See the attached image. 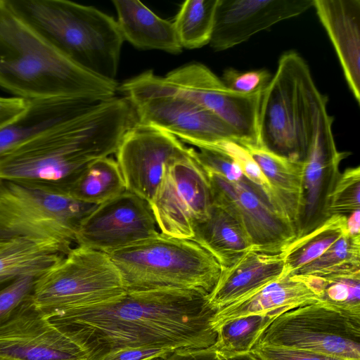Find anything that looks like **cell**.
Wrapping results in <instances>:
<instances>
[{"mask_svg":"<svg viewBox=\"0 0 360 360\" xmlns=\"http://www.w3.org/2000/svg\"><path fill=\"white\" fill-rule=\"evenodd\" d=\"M271 77L265 69L241 72L230 68L224 71L221 79L230 90L248 95L263 91Z\"/></svg>","mask_w":360,"mask_h":360,"instance_id":"e575fe53","label":"cell"},{"mask_svg":"<svg viewBox=\"0 0 360 360\" xmlns=\"http://www.w3.org/2000/svg\"><path fill=\"white\" fill-rule=\"evenodd\" d=\"M163 360H250L248 354L238 355L217 349L214 345L202 349H184L172 352Z\"/></svg>","mask_w":360,"mask_h":360,"instance_id":"f35d334b","label":"cell"},{"mask_svg":"<svg viewBox=\"0 0 360 360\" xmlns=\"http://www.w3.org/2000/svg\"><path fill=\"white\" fill-rule=\"evenodd\" d=\"M159 233L150 203L126 191L96 205L83 219L75 245L108 254Z\"/></svg>","mask_w":360,"mask_h":360,"instance_id":"2e32d148","label":"cell"},{"mask_svg":"<svg viewBox=\"0 0 360 360\" xmlns=\"http://www.w3.org/2000/svg\"><path fill=\"white\" fill-rule=\"evenodd\" d=\"M153 360H163V359H160V358H158V359H153Z\"/></svg>","mask_w":360,"mask_h":360,"instance_id":"ee69618b","label":"cell"},{"mask_svg":"<svg viewBox=\"0 0 360 360\" xmlns=\"http://www.w3.org/2000/svg\"><path fill=\"white\" fill-rule=\"evenodd\" d=\"M270 321L266 316H249L233 320L217 331L214 344L217 349L235 354L246 355L263 326Z\"/></svg>","mask_w":360,"mask_h":360,"instance_id":"4dcf8cb0","label":"cell"},{"mask_svg":"<svg viewBox=\"0 0 360 360\" xmlns=\"http://www.w3.org/2000/svg\"><path fill=\"white\" fill-rule=\"evenodd\" d=\"M314 0H218L210 46L232 48L272 25L303 13Z\"/></svg>","mask_w":360,"mask_h":360,"instance_id":"ac0fdd59","label":"cell"},{"mask_svg":"<svg viewBox=\"0 0 360 360\" xmlns=\"http://www.w3.org/2000/svg\"><path fill=\"white\" fill-rule=\"evenodd\" d=\"M13 8L71 61L116 81L124 39L117 21L90 6L68 0H9Z\"/></svg>","mask_w":360,"mask_h":360,"instance_id":"277c9868","label":"cell"},{"mask_svg":"<svg viewBox=\"0 0 360 360\" xmlns=\"http://www.w3.org/2000/svg\"><path fill=\"white\" fill-rule=\"evenodd\" d=\"M118 85L71 61L9 0H0V87L27 100L77 97L103 101L116 96Z\"/></svg>","mask_w":360,"mask_h":360,"instance_id":"3957f363","label":"cell"},{"mask_svg":"<svg viewBox=\"0 0 360 360\" xmlns=\"http://www.w3.org/2000/svg\"><path fill=\"white\" fill-rule=\"evenodd\" d=\"M248 356L250 360H342L306 350L275 346L253 347Z\"/></svg>","mask_w":360,"mask_h":360,"instance_id":"8d00e7d4","label":"cell"},{"mask_svg":"<svg viewBox=\"0 0 360 360\" xmlns=\"http://www.w3.org/2000/svg\"><path fill=\"white\" fill-rule=\"evenodd\" d=\"M205 170L212 205L226 211L240 223L253 248L281 252L295 239L296 231L291 221L276 209L264 193L251 181L231 182Z\"/></svg>","mask_w":360,"mask_h":360,"instance_id":"4fadbf2b","label":"cell"},{"mask_svg":"<svg viewBox=\"0 0 360 360\" xmlns=\"http://www.w3.org/2000/svg\"><path fill=\"white\" fill-rule=\"evenodd\" d=\"M1 181H2V180H1V179H0V184L1 183Z\"/></svg>","mask_w":360,"mask_h":360,"instance_id":"f6af8a7d","label":"cell"},{"mask_svg":"<svg viewBox=\"0 0 360 360\" xmlns=\"http://www.w3.org/2000/svg\"><path fill=\"white\" fill-rule=\"evenodd\" d=\"M202 148L217 150L231 158L241 169L244 176L264 193L269 202L276 209L285 214L269 182L255 160L245 147L235 141L226 140Z\"/></svg>","mask_w":360,"mask_h":360,"instance_id":"d6a6232c","label":"cell"},{"mask_svg":"<svg viewBox=\"0 0 360 360\" xmlns=\"http://www.w3.org/2000/svg\"><path fill=\"white\" fill-rule=\"evenodd\" d=\"M191 240L211 254L222 269L232 265L252 248L240 223L215 205L212 206L210 217L195 226Z\"/></svg>","mask_w":360,"mask_h":360,"instance_id":"cb8c5ba5","label":"cell"},{"mask_svg":"<svg viewBox=\"0 0 360 360\" xmlns=\"http://www.w3.org/2000/svg\"><path fill=\"white\" fill-rule=\"evenodd\" d=\"M0 360H89L80 345L56 326L32 295L0 319Z\"/></svg>","mask_w":360,"mask_h":360,"instance_id":"5bb4252c","label":"cell"},{"mask_svg":"<svg viewBox=\"0 0 360 360\" xmlns=\"http://www.w3.org/2000/svg\"><path fill=\"white\" fill-rule=\"evenodd\" d=\"M150 205L160 232L176 238L191 240L195 226L210 217V182L193 148L165 164Z\"/></svg>","mask_w":360,"mask_h":360,"instance_id":"8fae6325","label":"cell"},{"mask_svg":"<svg viewBox=\"0 0 360 360\" xmlns=\"http://www.w3.org/2000/svg\"><path fill=\"white\" fill-rule=\"evenodd\" d=\"M164 78L229 125L238 134L241 146L259 144L258 120L263 91L248 95L234 92L199 63L176 68Z\"/></svg>","mask_w":360,"mask_h":360,"instance_id":"9a60e30c","label":"cell"},{"mask_svg":"<svg viewBox=\"0 0 360 360\" xmlns=\"http://www.w3.org/2000/svg\"><path fill=\"white\" fill-rule=\"evenodd\" d=\"M193 155L205 169L219 174L231 182H243L248 179L239 166L229 156L207 148H193Z\"/></svg>","mask_w":360,"mask_h":360,"instance_id":"d590c367","label":"cell"},{"mask_svg":"<svg viewBox=\"0 0 360 360\" xmlns=\"http://www.w3.org/2000/svg\"><path fill=\"white\" fill-rule=\"evenodd\" d=\"M126 292L188 290L209 295L222 268L195 241L160 232L108 254Z\"/></svg>","mask_w":360,"mask_h":360,"instance_id":"8992f818","label":"cell"},{"mask_svg":"<svg viewBox=\"0 0 360 360\" xmlns=\"http://www.w3.org/2000/svg\"><path fill=\"white\" fill-rule=\"evenodd\" d=\"M29 100L19 97L0 96V127L6 124L22 112Z\"/></svg>","mask_w":360,"mask_h":360,"instance_id":"60d3db41","label":"cell"},{"mask_svg":"<svg viewBox=\"0 0 360 360\" xmlns=\"http://www.w3.org/2000/svg\"><path fill=\"white\" fill-rule=\"evenodd\" d=\"M188 148L169 133L136 123L115 153L127 191L150 203L165 164Z\"/></svg>","mask_w":360,"mask_h":360,"instance_id":"e0dca14e","label":"cell"},{"mask_svg":"<svg viewBox=\"0 0 360 360\" xmlns=\"http://www.w3.org/2000/svg\"><path fill=\"white\" fill-rule=\"evenodd\" d=\"M217 1L187 0L181 4L173 24L182 49H198L210 44Z\"/></svg>","mask_w":360,"mask_h":360,"instance_id":"f1b7e54d","label":"cell"},{"mask_svg":"<svg viewBox=\"0 0 360 360\" xmlns=\"http://www.w3.org/2000/svg\"><path fill=\"white\" fill-rule=\"evenodd\" d=\"M100 101L77 97L29 100L22 112L0 127V157L81 115Z\"/></svg>","mask_w":360,"mask_h":360,"instance_id":"7402d4cb","label":"cell"},{"mask_svg":"<svg viewBox=\"0 0 360 360\" xmlns=\"http://www.w3.org/2000/svg\"><path fill=\"white\" fill-rule=\"evenodd\" d=\"M360 210V167H349L342 173L330 194L328 212L333 214H351Z\"/></svg>","mask_w":360,"mask_h":360,"instance_id":"836d02e7","label":"cell"},{"mask_svg":"<svg viewBox=\"0 0 360 360\" xmlns=\"http://www.w3.org/2000/svg\"><path fill=\"white\" fill-rule=\"evenodd\" d=\"M284 268L283 251L252 248L232 265L222 269L217 284L207 295L208 303L217 311L247 297L277 280Z\"/></svg>","mask_w":360,"mask_h":360,"instance_id":"ffe728a7","label":"cell"},{"mask_svg":"<svg viewBox=\"0 0 360 360\" xmlns=\"http://www.w3.org/2000/svg\"><path fill=\"white\" fill-rule=\"evenodd\" d=\"M323 95L303 58L295 51L284 53L262 95L259 145L280 156L303 162Z\"/></svg>","mask_w":360,"mask_h":360,"instance_id":"5b68a950","label":"cell"},{"mask_svg":"<svg viewBox=\"0 0 360 360\" xmlns=\"http://www.w3.org/2000/svg\"><path fill=\"white\" fill-rule=\"evenodd\" d=\"M243 146L260 168L282 210L295 228L302 188V162L276 155L259 144Z\"/></svg>","mask_w":360,"mask_h":360,"instance_id":"484cf974","label":"cell"},{"mask_svg":"<svg viewBox=\"0 0 360 360\" xmlns=\"http://www.w3.org/2000/svg\"><path fill=\"white\" fill-rule=\"evenodd\" d=\"M256 346L360 360V311L321 300L290 309L266 322L254 340L252 347Z\"/></svg>","mask_w":360,"mask_h":360,"instance_id":"30bf717a","label":"cell"},{"mask_svg":"<svg viewBox=\"0 0 360 360\" xmlns=\"http://www.w3.org/2000/svg\"><path fill=\"white\" fill-rule=\"evenodd\" d=\"M8 240H3V239L0 238V249H1V248H3V247L6 244V243H7Z\"/></svg>","mask_w":360,"mask_h":360,"instance_id":"7bdbcfd3","label":"cell"},{"mask_svg":"<svg viewBox=\"0 0 360 360\" xmlns=\"http://www.w3.org/2000/svg\"><path fill=\"white\" fill-rule=\"evenodd\" d=\"M36 278L24 276L0 286V319L32 295Z\"/></svg>","mask_w":360,"mask_h":360,"instance_id":"74e56055","label":"cell"},{"mask_svg":"<svg viewBox=\"0 0 360 360\" xmlns=\"http://www.w3.org/2000/svg\"><path fill=\"white\" fill-rule=\"evenodd\" d=\"M360 271V236L344 233L322 255L292 274L326 276Z\"/></svg>","mask_w":360,"mask_h":360,"instance_id":"f546056e","label":"cell"},{"mask_svg":"<svg viewBox=\"0 0 360 360\" xmlns=\"http://www.w3.org/2000/svg\"><path fill=\"white\" fill-rule=\"evenodd\" d=\"M151 360H153V359H151Z\"/></svg>","mask_w":360,"mask_h":360,"instance_id":"bcb514c9","label":"cell"},{"mask_svg":"<svg viewBox=\"0 0 360 360\" xmlns=\"http://www.w3.org/2000/svg\"><path fill=\"white\" fill-rule=\"evenodd\" d=\"M207 295L188 290L126 292L102 304L69 309L50 320L75 340L89 360L136 348L175 351L213 345L215 313Z\"/></svg>","mask_w":360,"mask_h":360,"instance_id":"6da1fadb","label":"cell"},{"mask_svg":"<svg viewBox=\"0 0 360 360\" xmlns=\"http://www.w3.org/2000/svg\"><path fill=\"white\" fill-rule=\"evenodd\" d=\"M346 233L350 236H360V210L355 211L347 217Z\"/></svg>","mask_w":360,"mask_h":360,"instance_id":"b9f144b4","label":"cell"},{"mask_svg":"<svg viewBox=\"0 0 360 360\" xmlns=\"http://www.w3.org/2000/svg\"><path fill=\"white\" fill-rule=\"evenodd\" d=\"M68 252L51 242L9 240L0 249V286L24 276L38 278Z\"/></svg>","mask_w":360,"mask_h":360,"instance_id":"d4e9b609","label":"cell"},{"mask_svg":"<svg viewBox=\"0 0 360 360\" xmlns=\"http://www.w3.org/2000/svg\"><path fill=\"white\" fill-rule=\"evenodd\" d=\"M124 40L143 50L177 54L182 51L173 22L162 19L139 1L114 0Z\"/></svg>","mask_w":360,"mask_h":360,"instance_id":"603a6c76","label":"cell"},{"mask_svg":"<svg viewBox=\"0 0 360 360\" xmlns=\"http://www.w3.org/2000/svg\"><path fill=\"white\" fill-rule=\"evenodd\" d=\"M318 18L335 49L345 78L360 102V0H314Z\"/></svg>","mask_w":360,"mask_h":360,"instance_id":"44dd1931","label":"cell"},{"mask_svg":"<svg viewBox=\"0 0 360 360\" xmlns=\"http://www.w3.org/2000/svg\"><path fill=\"white\" fill-rule=\"evenodd\" d=\"M346 215H331L315 229L292 240L283 250L284 272L292 274L322 255L346 233Z\"/></svg>","mask_w":360,"mask_h":360,"instance_id":"83f0119b","label":"cell"},{"mask_svg":"<svg viewBox=\"0 0 360 360\" xmlns=\"http://www.w3.org/2000/svg\"><path fill=\"white\" fill-rule=\"evenodd\" d=\"M125 292L120 274L108 254L75 245L36 278L32 299L51 316L107 303Z\"/></svg>","mask_w":360,"mask_h":360,"instance_id":"9c48e42d","label":"cell"},{"mask_svg":"<svg viewBox=\"0 0 360 360\" xmlns=\"http://www.w3.org/2000/svg\"><path fill=\"white\" fill-rule=\"evenodd\" d=\"M126 191L117 161L106 157L91 163L69 188L68 193L80 202L98 205Z\"/></svg>","mask_w":360,"mask_h":360,"instance_id":"4316f807","label":"cell"},{"mask_svg":"<svg viewBox=\"0 0 360 360\" xmlns=\"http://www.w3.org/2000/svg\"><path fill=\"white\" fill-rule=\"evenodd\" d=\"M172 350L136 348L121 350L109 354L100 360H151L154 359H165Z\"/></svg>","mask_w":360,"mask_h":360,"instance_id":"ab89813d","label":"cell"},{"mask_svg":"<svg viewBox=\"0 0 360 360\" xmlns=\"http://www.w3.org/2000/svg\"><path fill=\"white\" fill-rule=\"evenodd\" d=\"M123 96L96 104L75 119L0 157V179L49 186L68 193L93 162L115 154L136 124Z\"/></svg>","mask_w":360,"mask_h":360,"instance_id":"7a4b0ae2","label":"cell"},{"mask_svg":"<svg viewBox=\"0 0 360 360\" xmlns=\"http://www.w3.org/2000/svg\"><path fill=\"white\" fill-rule=\"evenodd\" d=\"M96 206L60 189L2 181L0 238L51 242L70 252L81 221Z\"/></svg>","mask_w":360,"mask_h":360,"instance_id":"ba28073f","label":"cell"},{"mask_svg":"<svg viewBox=\"0 0 360 360\" xmlns=\"http://www.w3.org/2000/svg\"><path fill=\"white\" fill-rule=\"evenodd\" d=\"M320 295L317 276L283 272L251 295L217 310L211 326L216 332L224 324L245 316H266L271 320L290 309L319 301Z\"/></svg>","mask_w":360,"mask_h":360,"instance_id":"d6986e66","label":"cell"},{"mask_svg":"<svg viewBox=\"0 0 360 360\" xmlns=\"http://www.w3.org/2000/svg\"><path fill=\"white\" fill-rule=\"evenodd\" d=\"M327 101L323 95L316 110L311 142L302 162L295 238L305 236L330 217L329 198L340 174V163L350 154L338 150L332 130L333 117L328 112Z\"/></svg>","mask_w":360,"mask_h":360,"instance_id":"7c38bea8","label":"cell"},{"mask_svg":"<svg viewBox=\"0 0 360 360\" xmlns=\"http://www.w3.org/2000/svg\"><path fill=\"white\" fill-rule=\"evenodd\" d=\"M117 91L132 106L139 124L169 133L198 148L226 140L240 144L229 125L152 70L124 81Z\"/></svg>","mask_w":360,"mask_h":360,"instance_id":"52a82bcc","label":"cell"},{"mask_svg":"<svg viewBox=\"0 0 360 360\" xmlns=\"http://www.w3.org/2000/svg\"><path fill=\"white\" fill-rule=\"evenodd\" d=\"M318 277L321 301L360 311V271Z\"/></svg>","mask_w":360,"mask_h":360,"instance_id":"1f68e13d","label":"cell"}]
</instances>
